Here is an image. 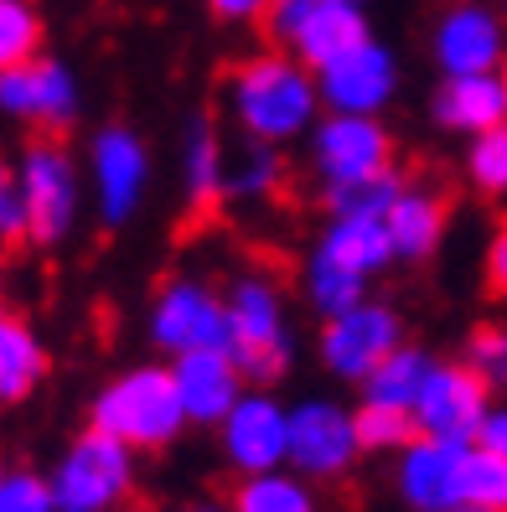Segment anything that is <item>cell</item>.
<instances>
[{
	"mask_svg": "<svg viewBox=\"0 0 507 512\" xmlns=\"http://www.w3.org/2000/svg\"><path fill=\"white\" fill-rule=\"evenodd\" d=\"M264 32L275 47L301 57L306 68H326L337 52L363 42L373 26L363 6H347V0H275L264 16Z\"/></svg>",
	"mask_w": 507,
	"mask_h": 512,
	"instance_id": "8fae6325",
	"label": "cell"
},
{
	"mask_svg": "<svg viewBox=\"0 0 507 512\" xmlns=\"http://www.w3.org/2000/svg\"><path fill=\"white\" fill-rule=\"evenodd\" d=\"M0 512H63L52 497V481L32 466H6L0 476Z\"/></svg>",
	"mask_w": 507,
	"mask_h": 512,
	"instance_id": "d6a6232c",
	"label": "cell"
},
{
	"mask_svg": "<svg viewBox=\"0 0 507 512\" xmlns=\"http://www.w3.org/2000/svg\"><path fill=\"white\" fill-rule=\"evenodd\" d=\"M285 187V156L280 145L244 140L228 156V197L233 202H270Z\"/></svg>",
	"mask_w": 507,
	"mask_h": 512,
	"instance_id": "4316f807",
	"label": "cell"
},
{
	"mask_svg": "<svg viewBox=\"0 0 507 512\" xmlns=\"http://www.w3.org/2000/svg\"><path fill=\"white\" fill-rule=\"evenodd\" d=\"M456 512H492V507H456Z\"/></svg>",
	"mask_w": 507,
	"mask_h": 512,
	"instance_id": "f35d334b",
	"label": "cell"
},
{
	"mask_svg": "<svg viewBox=\"0 0 507 512\" xmlns=\"http://www.w3.org/2000/svg\"><path fill=\"white\" fill-rule=\"evenodd\" d=\"M228 114L244 130V140L290 145V140L311 135L326 114L316 68H306L285 47H264V52L244 57L228 73Z\"/></svg>",
	"mask_w": 507,
	"mask_h": 512,
	"instance_id": "6da1fadb",
	"label": "cell"
},
{
	"mask_svg": "<svg viewBox=\"0 0 507 512\" xmlns=\"http://www.w3.org/2000/svg\"><path fill=\"white\" fill-rule=\"evenodd\" d=\"M435 363H440V357H435L430 347L404 342L399 352H389L363 383H357V388H363V404H383V409H404V414H414V404H420L425 378H430Z\"/></svg>",
	"mask_w": 507,
	"mask_h": 512,
	"instance_id": "cb8c5ba5",
	"label": "cell"
},
{
	"mask_svg": "<svg viewBox=\"0 0 507 512\" xmlns=\"http://www.w3.org/2000/svg\"><path fill=\"white\" fill-rule=\"evenodd\" d=\"M420 435L414 430V414L404 409H383V404H357V440H363V456H399V450Z\"/></svg>",
	"mask_w": 507,
	"mask_h": 512,
	"instance_id": "f546056e",
	"label": "cell"
},
{
	"mask_svg": "<svg viewBox=\"0 0 507 512\" xmlns=\"http://www.w3.org/2000/svg\"><path fill=\"white\" fill-rule=\"evenodd\" d=\"M83 114V83L63 57H32L21 68L0 73V119L32 125L42 135H63Z\"/></svg>",
	"mask_w": 507,
	"mask_h": 512,
	"instance_id": "30bf717a",
	"label": "cell"
},
{
	"mask_svg": "<svg viewBox=\"0 0 507 512\" xmlns=\"http://www.w3.org/2000/svg\"><path fill=\"white\" fill-rule=\"evenodd\" d=\"M42 42H47V21L37 0H0V73L42 57Z\"/></svg>",
	"mask_w": 507,
	"mask_h": 512,
	"instance_id": "83f0119b",
	"label": "cell"
},
{
	"mask_svg": "<svg viewBox=\"0 0 507 512\" xmlns=\"http://www.w3.org/2000/svg\"><path fill=\"white\" fill-rule=\"evenodd\" d=\"M430 119L445 135H487L507 125V83L502 73H461V78H440L430 94Z\"/></svg>",
	"mask_w": 507,
	"mask_h": 512,
	"instance_id": "ffe728a7",
	"label": "cell"
},
{
	"mask_svg": "<svg viewBox=\"0 0 507 512\" xmlns=\"http://www.w3.org/2000/svg\"><path fill=\"white\" fill-rule=\"evenodd\" d=\"M135 456L140 450H130L125 440H114L94 425L78 430L47 471L57 507L63 512H119L135 497V481H140Z\"/></svg>",
	"mask_w": 507,
	"mask_h": 512,
	"instance_id": "5b68a950",
	"label": "cell"
},
{
	"mask_svg": "<svg viewBox=\"0 0 507 512\" xmlns=\"http://www.w3.org/2000/svg\"><path fill=\"white\" fill-rule=\"evenodd\" d=\"M389 264L399 259H394V238L383 218H326L301 269L306 306L321 321L357 306V300H368L378 275H389Z\"/></svg>",
	"mask_w": 507,
	"mask_h": 512,
	"instance_id": "7a4b0ae2",
	"label": "cell"
},
{
	"mask_svg": "<svg viewBox=\"0 0 507 512\" xmlns=\"http://www.w3.org/2000/svg\"><path fill=\"white\" fill-rule=\"evenodd\" d=\"M466 456L461 440L414 435L394 456V492L409 512H456L466 507Z\"/></svg>",
	"mask_w": 507,
	"mask_h": 512,
	"instance_id": "e0dca14e",
	"label": "cell"
},
{
	"mask_svg": "<svg viewBox=\"0 0 507 512\" xmlns=\"http://www.w3.org/2000/svg\"><path fill=\"white\" fill-rule=\"evenodd\" d=\"M404 347V316L389 306V300H357V306L337 311L321 321V337H316V357L321 368L342 378V383H363L383 357Z\"/></svg>",
	"mask_w": 507,
	"mask_h": 512,
	"instance_id": "9c48e42d",
	"label": "cell"
},
{
	"mask_svg": "<svg viewBox=\"0 0 507 512\" xmlns=\"http://www.w3.org/2000/svg\"><path fill=\"white\" fill-rule=\"evenodd\" d=\"M88 425L125 440L140 456L176 445L187 430V409H182V394H176L171 363H135L125 373H114L88 399Z\"/></svg>",
	"mask_w": 507,
	"mask_h": 512,
	"instance_id": "3957f363",
	"label": "cell"
},
{
	"mask_svg": "<svg viewBox=\"0 0 507 512\" xmlns=\"http://www.w3.org/2000/svg\"><path fill=\"white\" fill-rule=\"evenodd\" d=\"M145 337L156 352L182 357L202 347H228V300L218 285H207L197 275H171L151 295L145 311Z\"/></svg>",
	"mask_w": 507,
	"mask_h": 512,
	"instance_id": "ba28073f",
	"label": "cell"
},
{
	"mask_svg": "<svg viewBox=\"0 0 507 512\" xmlns=\"http://www.w3.org/2000/svg\"><path fill=\"white\" fill-rule=\"evenodd\" d=\"M482 280H487V290L497 295V300H507V218L492 228V238H487V254H482Z\"/></svg>",
	"mask_w": 507,
	"mask_h": 512,
	"instance_id": "d590c367",
	"label": "cell"
},
{
	"mask_svg": "<svg viewBox=\"0 0 507 512\" xmlns=\"http://www.w3.org/2000/svg\"><path fill=\"white\" fill-rule=\"evenodd\" d=\"M497 73H502V83H507V57H502V68H497Z\"/></svg>",
	"mask_w": 507,
	"mask_h": 512,
	"instance_id": "ab89813d",
	"label": "cell"
},
{
	"mask_svg": "<svg viewBox=\"0 0 507 512\" xmlns=\"http://www.w3.org/2000/svg\"><path fill=\"white\" fill-rule=\"evenodd\" d=\"M476 445L492 450V456H507V404H492L482 430H476Z\"/></svg>",
	"mask_w": 507,
	"mask_h": 512,
	"instance_id": "8d00e7d4",
	"label": "cell"
},
{
	"mask_svg": "<svg viewBox=\"0 0 507 512\" xmlns=\"http://www.w3.org/2000/svg\"><path fill=\"white\" fill-rule=\"evenodd\" d=\"M466 507L507 512V456H492V450L471 445V456H466Z\"/></svg>",
	"mask_w": 507,
	"mask_h": 512,
	"instance_id": "1f68e13d",
	"label": "cell"
},
{
	"mask_svg": "<svg viewBox=\"0 0 507 512\" xmlns=\"http://www.w3.org/2000/svg\"><path fill=\"white\" fill-rule=\"evenodd\" d=\"M404 187H409L404 171L389 166V171L357 176V182H332V187H321V207H326V218H383Z\"/></svg>",
	"mask_w": 507,
	"mask_h": 512,
	"instance_id": "484cf974",
	"label": "cell"
},
{
	"mask_svg": "<svg viewBox=\"0 0 507 512\" xmlns=\"http://www.w3.org/2000/svg\"><path fill=\"white\" fill-rule=\"evenodd\" d=\"M363 461V440H357V409L311 394L290 404V471L306 481H342Z\"/></svg>",
	"mask_w": 507,
	"mask_h": 512,
	"instance_id": "7c38bea8",
	"label": "cell"
},
{
	"mask_svg": "<svg viewBox=\"0 0 507 512\" xmlns=\"http://www.w3.org/2000/svg\"><path fill=\"white\" fill-rule=\"evenodd\" d=\"M83 176H88V197H94V218L104 228H125L140 218L145 197H151V145L130 125H99L83 145Z\"/></svg>",
	"mask_w": 507,
	"mask_h": 512,
	"instance_id": "52a82bcc",
	"label": "cell"
},
{
	"mask_svg": "<svg viewBox=\"0 0 507 512\" xmlns=\"http://www.w3.org/2000/svg\"><path fill=\"white\" fill-rule=\"evenodd\" d=\"M16 244H32V218H26L16 166L0 161V249H16Z\"/></svg>",
	"mask_w": 507,
	"mask_h": 512,
	"instance_id": "836d02e7",
	"label": "cell"
},
{
	"mask_svg": "<svg viewBox=\"0 0 507 512\" xmlns=\"http://www.w3.org/2000/svg\"><path fill=\"white\" fill-rule=\"evenodd\" d=\"M171 512H228V507H218V502H192V507H171Z\"/></svg>",
	"mask_w": 507,
	"mask_h": 512,
	"instance_id": "74e56055",
	"label": "cell"
},
{
	"mask_svg": "<svg viewBox=\"0 0 507 512\" xmlns=\"http://www.w3.org/2000/svg\"><path fill=\"white\" fill-rule=\"evenodd\" d=\"M430 63L440 78L461 73H497L507 57V16L492 0H451L430 21Z\"/></svg>",
	"mask_w": 507,
	"mask_h": 512,
	"instance_id": "4fadbf2b",
	"label": "cell"
},
{
	"mask_svg": "<svg viewBox=\"0 0 507 512\" xmlns=\"http://www.w3.org/2000/svg\"><path fill=\"white\" fill-rule=\"evenodd\" d=\"M497 6H502V16H507V0H497Z\"/></svg>",
	"mask_w": 507,
	"mask_h": 512,
	"instance_id": "b9f144b4",
	"label": "cell"
},
{
	"mask_svg": "<svg viewBox=\"0 0 507 512\" xmlns=\"http://www.w3.org/2000/svg\"><path fill=\"white\" fill-rule=\"evenodd\" d=\"M228 512H321L316 481L301 471H259V476H238V487L228 497Z\"/></svg>",
	"mask_w": 507,
	"mask_h": 512,
	"instance_id": "d4e9b609",
	"label": "cell"
},
{
	"mask_svg": "<svg viewBox=\"0 0 507 512\" xmlns=\"http://www.w3.org/2000/svg\"><path fill=\"white\" fill-rule=\"evenodd\" d=\"M461 171H466L471 192L507 197V125H497V130H487V135H471Z\"/></svg>",
	"mask_w": 507,
	"mask_h": 512,
	"instance_id": "f1b7e54d",
	"label": "cell"
},
{
	"mask_svg": "<svg viewBox=\"0 0 507 512\" xmlns=\"http://www.w3.org/2000/svg\"><path fill=\"white\" fill-rule=\"evenodd\" d=\"M202 6L223 26H264V16H270L275 0H202Z\"/></svg>",
	"mask_w": 507,
	"mask_h": 512,
	"instance_id": "e575fe53",
	"label": "cell"
},
{
	"mask_svg": "<svg viewBox=\"0 0 507 512\" xmlns=\"http://www.w3.org/2000/svg\"><path fill=\"white\" fill-rule=\"evenodd\" d=\"M347 6H368V0H347Z\"/></svg>",
	"mask_w": 507,
	"mask_h": 512,
	"instance_id": "60d3db41",
	"label": "cell"
},
{
	"mask_svg": "<svg viewBox=\"0 0 507 512\" xmlns=\"http://www.w3.org/2000/svg\"><path fill=\"white\" fill-rule=\"evenodd\" d=\"M316 83H321L326 114H383L399 99L404 68H399V52L368 32L363 42L337 52L326 68H316Z\"/></svg>",
	"mask_w": 507,
	"mask_h": 512,
	"instance_id": "5bb4252c",
	"label": "cell"
},
{
	"mask_svg": "<svg viewBox=\"0 0 507 512\" xmlns=\"http://www.w3.org/2000/svg\"><path fill=\"white\" fill-rule=\"evenodd\" d=\"M223 461L238 476H259V471H280L290 466V404H280L270 388H254L228 409L218 425Z\"/></svg>",
	"mask_w": 507,
	"mask_h": 512,
	"instance_id": "9a60e30c",
	"label": "cell"
},
{
	"mask_svg": "<svg viewBox=\"0 0 507 512\" xmlns=\"http://www.w3.org/2000/svg\"><path fill=\"white\" fill-rule=\"evenodd\" d=\"M492 409V388L476 378V368L466 363H440L430 368L425 378V394L414 404V430L430 435V440H461V445H476V430Z\"/></svg>",
	"mask_w": 507,
	"mask_h": 512,
	"instance_id": "ac0fdd59",
	"label": "cell"
},
{
	"mask_svg": "<svg viewBox=\"0 0 507 512\" xmlns=\"http://www.w3.org/2000/svg\"><path fill=\"white\" fill-rule=\"evenodd\" d=\"M311 166L321 176V187L389 171L394 135L383 125V114H321V125L311 130Z\"/></svg>",
	"mask_w": 507,
	"mask_h": 512,
	"instance_id": "2e32d148",
	"label": "cell"
},
{
	"mask_svg": "<svg viewBox=\"0 0 507 512\" xmlns=\"http://www.w3.org/2000/svg\"><path fill=\"white\" fill-rule=\"evenodd\" d=\"M0 476H6V461H0Z\"/></svg>",
	"mask_w": 507,
	"mask_h": 512,
	"instance_id": "7bdbcfd3",
	"label": "cell"
},
{
	"mask_svg": "<svg viewBox=\"0 0 507 512\" xmlns=\"http://www.w3.org/2000/svg\"><path fill=\"white\" fill-rule=\"evenodd\" d=\"M228 300V352L254 388H270L295 363V326L285 306V285L270 269H244L223 285Z\"/></svg>",
	"mask_w": 507,
	"mask_h": 512,
	"instance_id": "277c9868",
	"label": "cell"
},
{
	"mask_svg": "<svg viewBox=\"0 0 507 512\" xmlns=\"http://www.w3.org/2000/svg\"><path fill=\"white\" fill-rule=\"evenodd\" d=\"M466 363L492 394H507V321H482L466 337Z\"/></svg>",
	"mask_w": 507,
	"mask_h": 512,
	"instance_id": "4dcf8cb0",
	"label": "cell"
},
{
	"mask_svg": "<svg viewBox=\"0 0 507 512\" xmlns=\"http://www.w3.org/2000/svg\"><path fill=\"white\" fill-rule=\"evenodd\" d=\"M16 176H21V197H26V218H32V244L37 249L68 244L83 218V197H88L83 161L57 135H37L16 156Z\"/></svg>",
	"mask_w": 507,
	"mask_h": 512,
	"instance_id": "8992f818",
	"label": "cell"
},
{
	"mask_svg": "<svg viewBox=\"0 0 507 512\" xmlns=\"http://www.w3.org/2000/svg\"><path fill=\"white\" fill-rule=\"evenodd\" d=\"M389 223V238H394V259L399 264H425L440 238H445V223H451V202H445L435 187H404L394 197V207L383 213Z\"/></svg>",
	"mask_w": 507,
	"mask_h": 512,
	"instance_id": "603a6c76",
	"label": "cell"
},
{
	"mask_svg": "<svg viewBox=\"0 0 507 512\" xmlns=\"http://www.w3.org/2000/svg\"><path fill=\"white\" fill-rule=\"evenodd\" d=\"M166 363H171V378H176V394H182L187 425L218 430L228 419V409L249 394V378H244V368L233 363L228 347L182 352V357H166Z\"/></svg>",
	"mask_w": 507,
	"mask_h": 512,
	"instance_id": "d6986e66",
	"label": "cell"
},
{
	"mask_svg": "<svg viewBox=\"0 0 507 512\" xmlns=\"http://www.w3.org/2000/svg\"><path fill=\"white\" fill-rule=\"evenodd\" d=\"M52 373V352L42 331L21 311L0 306V409H16L37 394Z\"/></svg>",
	"mask_w": 507,
	"mask_h": 512,
	"instance_id": "7402d4cb",
	"label": "cell"
},
{
	"mask_svg": "<svg viewBox=\"0 0 507 512\" xmlns=\"http://www.w3.org/2000/svg\"><path fill=\"white\" fill-rule=\"evenodd\" d=\"M176 176H182V202L197 218H207L228 197V150L223 135L207 114H192L182 125V145H176Z\"/></svg>",
	"mask_w": 507,
	"mask_h": 512,
	"instance_id": "44dd1931",
	"label": "cell"
}]
</instances>
